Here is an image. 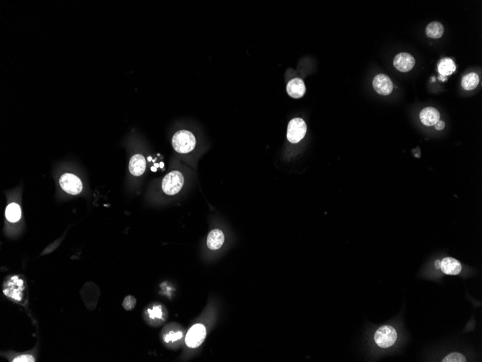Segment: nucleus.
I'll return each instance as SVG.
<instances>
[{
    "label": "nucleus",
    "mask_w": 482,
    "mask_h": 362,
    "mask_svg": "<svg viewBox=\"0 0 482 362\" xmlns=\"http://www.w3.org/2000/svg\"><path fill=\"white\" fill-rule=\"evenodd\" d=\"M305 83L303 80L300 78L292 79L288 82L287 85V92L290 97L293 98H299L305 95Z\"/></svg>",
    "instance_id": "obj_10"
},
{
    "label": "nucleus",
    "mask_w": 482,
    "mask_h": 362,
    "mask_svg": "<svg viewBox=\"0 0 482 362\" xmlns=\"http://www.w3.org/2000/svg\"><path fill=\"white\" fill-rule=\"evenodd\" d=\"M136 305V299L134 296H128L123 302V306L126 310H132Z\"/></svg>",
    "instance_id": "obj_21"
},
{
    "label": "nucleus",
    "mask_w": 482,
    "mask_h": 362,
    "mask_svg": "<svg viewBox=\"0 0 482 362\" xmlns=\"http://www.w3.org/2000/svg\"><path fill=\"white\" fill-rule=\"evenodd\" d=\"M172 145L177 153H189L195 147V137L189 131H178L172 138Z\"/></svg>",
    "instance_id": "obj_1"
},
{
    "label": "nucleus",
    "mask_w": 482,
    "mask_h": 362,
    "mask_svg": "<svg viewBox=\"0 0 482 362\" xmlns=\"http://www.w3.org/2000/svg\"><path fill=\"white\" fill-rule=\"evenodd\" d=\"M439 80H442V81H445V80H447V77H445V76L440 75L439 77Z\"/></svg>",
    "instance_id": "obj_25"
},
{
    "label": "nucleus",
    "mask_w": 482,
    "mask_h": 362,
    "mask_svg": "<svg viewBox=\"0 0 482 362\" xmlns=\"http://www.w3.org/2000/svg\"><path fill=\"white\" fill-rule=\"evenodd\" d=\"M414 65L415 59L409 53H400L393 59V65L400 72H409Z\"/></svg>",
    "instance_id": "obj_9"
},
{
    "label": "nucleus",
    "mask_w": 482,
    "mask_h": 362,
    "mask_svg": "<svg viewBox=\"0 0 482 362\" xmlns=\"http://www.w3.org/2000/svg\"><path fill=\"white\" fill-rule=\"evenodd\" d=\"M129 171L134 176H141L145 171L146 161L141 154L134 155L129 165Z\"/></svg>",
    "instance_id": "obj_13"
},
{
    "label": "nucleus",
    "mask_w": 482,
    "mask_h": 362,
    "mask_svg": "<svg viewBox=\"0 0 482 362\" xmlns=\"http://www.w3.org/2000/svg\"><path fill=\"white\" fill-rule=\"evenodd\" d=\"M225 241V236L220 229H214L209 233L207 241V245L211 250H217L223 246Z\"/></svg>",
    "instance_id": "obj_14"
},
{
    "label": "nucleus",
    "mask_w": 482,
    "mask_h": 362,
    "mask_svg": "<svg viewBox=\"0 0 482 362\" xmlns=\"http://www.w3.org/2000/svg\"><path fill=\"white\" fill-rule=\"evenodd\" d=\"M182 336H183V334H182V332H171L169 334L165 336L164 339H165V341L166 342V343H169V342H175L176 341V340L182 338Z\"/></svg>",
    "instance_id": "obj_22"
},
{
    "label": "nucleus",
    "mask_w": 482,
    "mask_h": 362,
    "mask_svg": "<svg viewBox=\"0 0 482 362\" xmlns=\"http://www.w3.org/2000/svg\"><path fill=\"white\" fill-rule=\"evenodd\" d=\"M13 362H34L35 359L34 357H32L31 355H25L20 356V357H17V358L13 360Z\"/></svg>",
    "instance_id": "obj_23"
},
{
    "label": "nucleus",
    "mask_w": 482,
    "mask_h": 362,
    "mask_svg": "<svg viewBox=\"0 0 482 362\" xmlns=\"http://www.w3.org/2000/svg\"><path fill=\"white\" fill-rule=\"evenodd\" d=\"M456 66L454 60L450 58H444L440 61L438 65V72L440 75H451L456 71Z\"/></svg>",
    "instance_id": "obj_15"
},
{
    "label": "nucleus",
    "mask_w": 482,
    "mask_h": 362,
    "mask_svg": "<svg viewBox=\"0 0 482 362\" xmlns=\"http://www.w3.org/2000/svg\"><path fill=\"white\" fill-rule=\"evenodd\" d=\"M374 338L378 346L387 348L393 346L397 340V332L393 327L384 325L376 331Z\"/></svg>",
    "instance_id": "obj_3"
},
{
    "label": "nucleus",
    "mask_w": 482,
    "mask_h": 362,
    "mask_svg": "<svg viewBox=\"0 0 482 362\" xmlns=\"http://www.w3.org/2000/svg\"><path fill=\"white\" fill-rule=\"evenodd\" d=\"M426 33L431 39H440L444 33L443 25L437 21L430 23L426 28Z\"/></svg>",
    "instance_id": "obj_16"
},
{
    "label": "nucleus",
    "mask_w": 482,
    "mask_h": 362,
    "mask_svg": "<svg viewBox=\"0 0 482 362\" xmlns=\"http://www.w3.org/2000/svg\"><path fill=\"white\" fill-rule=\"evenodd\" d=\"M61 188L64 191L70 194H77L83 190V184L77 176L72 174L62 175L59 179Z\"/></svg>",
    "instance_id": "obj_7"
},
{
    "label": "nucleus",
    "mask_w": 482,
    "mask_h": 362,
    "mask_svg": "<svg viewBox=\"0 0 482 362\" xmlns=\"http://www.w3.org/2000/svg\"><path fill=\"white\" fill-rule=\"evenodd\" d=\"M440 261H437L436 262V266L437 269L440 268Z\"/></svg>",
    "instance_id": "obj_26"
},
{
    "label": "nucleus",
    "mask_w": 482,
    "mask_h": 362,
    "mask_svg": "<svg viewBox=\"0 0 482 362\" xmlns=\"http://www.w3.org/2000/svg\"><path fill=\"white\" fill-rule=\"evenodd\" d=\"M440 268L445 274L458 275L462 270L460 262L453 258H445L440 261Z\"/></svg>",
    "instance_id": "obj_12"
},
{
    "label": "nucleus",
    "mask_w": 482,
    "mask_h": 362,
    "mask_svg": "<svg viewBox=\"0 0 482 362\" xmlns=\"http://www.w3.org/2000/svg\"><path fill=\"white\" fill-rule=\"evenodd\" d=\"M374 89L380 95L388 96L393 91V83L389 76L379 74L375 76L372 82Z\"/></svg>",
    "instance_id": "obj_8"
},
{
    "label": "nucleus",
    "mask_w": 482,
    "mask_h": 362,
    "mask_svg": "<svg viewBox=\"0 0 482 362\" xmlns=\"http://www.w3.org/2000/svg\"><path fill=\"white\" fill-rule=\"evenodd\" d=\"M184 178L179 171H173L164 177L162 188L164 193L168 195L177 194L183 188Z\"/></svg>",
    "instance_id": "obj_2"
},
{
    "label": "nucleus",
    "mask_w": 482,
    "mask_h": 362,
    "mask_svg": "<svg viewBox=\"0 0 482 362\" xmlns=\"http://www.w3.org/2000/svg\"><path fill=\"white\" fill-rule=\"evenodd\" d=\"M25 290L24 281L17 275L11 277L4 284V294L15 301H21L23 298V292Z\"/></svg>",
    "instance_id": "obj_5"
},
{
    "label": "nucleus",
    "mask_w": 482,
    "mask_h": 362,
    "mask_svg": "<svg viewBox=\"0 0 482 362\" xmlns=\"http://www.w3.org/2000/svg\"><path fill=\"white\" fill-rule=\"evenodd\" d=\"M480 83V77L476 72H470L462 79L461 85L466 91H471L477 87Z\"/></svg>",
    "instance_id": "obj_17"
},
{
    "label": "nucleus",
    "mask_w": 482,
    "mask_h": 362,
    "mask_svg": "<svg viewBox=\"0 0 482 362\" xmlns=\"http://www.w3.org/2000/svg\"><path fill=\"white\" fill-rule=\"evenodd\" d=\"M442 362H466V358L459 353H452L448 354L447 357L443 359Z\"/></svg>",
    "instance_id": "obj_19"
},
{
    "label": "nucleus",
    "mask_w": 482,
    "mask_h": 362,
    "mask_svg": "<svg viewBox=\"0 0 482 362\" xmlns=\"http://www.w3.org/2000/svg\"><path fill=\"white\" fill-rule=\"evenodd\" d=\"M206 328L202 324H196L190 328L185 336V343L188 347H199L205 341L206 338Z\"/></svg>",
    "instance_id": "obj_6"
},
{
    "label": "nucleus",
    "mask_w": 482,
    "mask_h": 362,
    "mask_svg": "<svg viewBox=\"0 0 482 362\" xmlns=\"http://www.w3.org/2000/svg\"><path fill=\"white\" fill-rule=\"evenodd\" d=\"M419 118L424 125L431 127L440 120V114L436 108L426 107L421 111Z\"/></svg>",
    "instance_id": "obj_11"
},
{
    "label": "nucleus",
    "mask_w": 482,
    "mask_h": 362,
    "mask_svg": "<svg viewBox=\"0 0 482 362\" xmlns=\"http://www.w3.org/2000/svg\"><path fill=\"white\" fill-rule=\"evenodd\" d=\"M5 217L10 222L18 221L21 217V207L16 203H10L6 208Z\"/></svg>",
    "instance_id": "obj_18"
},
{
    "label": "nucleus",
    "mask_w": 482,
    "mask_h": 362,
    "mask_svg": "<svg viewBox=\"0 0 482 362\" xmlns=\"http://www.w3.org/2000/svg\"><path fill=\"white\" fill-rule=\"evenodd\" d=\"M306 131V124L302 119H293L289 122L287 127V140L292 144H298L303 139Z\"/></svg>",
    "instance_id": "obj_4"
},
{
    "label": "nucleus",
    "mask_w": 482,
    "mask_h": 362,
    "mask_svg": "<svg viewBox=\"0 0 482 362\" xmlns=\"http://www.w3.org/2000/svg\"><path fill=\"white\" fill-rule=\"evenodd\" d=\"M435 127H436V130H443V129L445 128V121H441V120H439V121H437V122L436 123V124H435Z\"/></svg>",
    "instance_id": "obj_24"
},
{
    "label": "nucleus",
    "mask_w": 482,
    "mask_h": 362,
    "mask_svg": "<svg viewBox=\"0 0 482 362\" xmlns=\"http://www.w3.org/2000/svg\"><path fill=\"white\" fill-rule=\"evenodd\" d=\"M148 314L151 319H161L162 317V309L160 306H155L153 308L149 309Z\"/></svg>",
    "instance_id": "obj_20"
}]
</instances>
